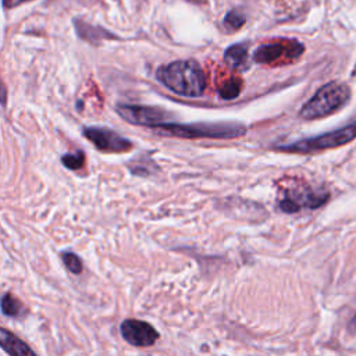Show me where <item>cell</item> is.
Wrapping results in <instances>:
<instances>
[{
	"instance_id": "obj_1",
	"label": "cell",
	"mask_w": 356,
	"mask_h": 356,
	"mask_svg": "<svg viewBox=\"0 0 356 356\" xmlns=\"http://www.w3.org/2000/svg\"><path fill=\"white\" fill-rule=\"evenodd\" d=\"M157 81L175 95L199 97L206 88V76L195 60H177L156 71Z\"/></svg>"
},
{
	"instance_id": "obj_2",
	"label": "cell",
	"mask_w": 356,
	"mask_h": 356,
	"mask_svg": "<svg viewBox=\"0 0 356 356\" xmlns=\"http://www.w3.org/2000/svg\"><path fill=\"white\" fill-rule=\"evenodd\" d=\"M159 135H168L185 139L211 138V139H232L243 136L248 128L239 122H195L178 124L167 122L152 128Z\"/></svg>"
},
{
	"instance_id": "obj_3",
	"label": "cell",
	"mask_w": 356,
	"mask_h": 356,
	"mask_svg": "<svg viewBox=\"0 0 356 356\" xmlns=\"http://www.w3.org/2000/svg\"><path fill=\"white\" fill-rule=\"evenodd\" d=\"M350 97L348 85L342 82H330L321 86L300 108L299 115L305 120H317L327 117L343 107Z\"/></svg>"
},
{
	"instance_id": "obj_4",
	"label": "cell",
	"mask_w": 356,
	"mask_h": 356,
	"mask_svg": "<svg viewBox=\"0 0 356 356\" xmlns=\"http://www.w3.org/2000/svg\"><path fill=\"white\" fill-rule=\"evenodd\" d=\"M355 138H356V118L350 124L342 128L325 132L318 136L305 138L288 145L277 146L275 149L280 152H288V153H313V152L343 146L350 140H353Z\"/></svg>"
},
{
	"instance_id": "obj_5",
	"label": "cell",
	"mask_w": 356,
	"mask_h": 356,
	"mask_svg": "<svg viewBox=\"0 0 356 356\" xmlns=\"http://www.w3.org/2000/svg\"><path fill=\"white\" fill-rule=\"evenodd\" d=\"M118 115L134 125H143L149 128H154L161 124L171 122L174 120V114L168 110L154 106H143V104H118L115 107Z\"/></svg>"
},
{
	"instance_id": "obj_6",
	"label": "cell",
	"mask_w": 356,
	"mask_h": 356,
	"mask_svg": "<svg viewBox=\"0 0 356 356\" xmlns=\"http://www.w3.org/2000/svg\"><path fill=\"white\" fill-rule=\"evenodd\" d=\"M303 53V46L293 39H282L259 46L253 53V60L259 64L288 63Z\"/></svg>"
},
{
	"instance_id": "obj_7",
	"label": "cell",
	"mask_w": 356,
	"mask_h": 356,
	"mask_svg": "<svg viewBox=\"0 0 356 356\" xmlns=\"http://www.w3.org/2000/svg\"><path fill=\"white\" fill-rule=\"evenodd\" d=\"M82 134L97 150L104 153H122L132 149V142L129 139L104 127H85Z\"/></svg>"
},
{
	"instance_id": "obj_8",
	"label": "cell",
	"mask_w": 356,
	"mask_h": 356,
	"mask_svg": "<svg viewBox=\"0 0 356 356\" xmlns=\"http://www.w3.org/2000/svg\"><path fill=\"white\" fill-rule=\"evenodd\" d=\"M328 199L327 192L313 191L310 188L288 189L284 197L280 200V209L285 213H296L303 207L316 209L324 204Z\"/></svg>"
},
{
	"instance_id": "obj_9",
	"label": "cell",
	"mask_w": 356,
	"mask_h": 356,
	"mask_svg": "<svg viewBox=\"0 0 356 356\" xmlns=\"http://www.w3.org/2000/svg\"><path fill=\"white\" fill-rule=\"evenodd\" d=\"M120 332L128 343L138 348L152 346L159 339V332L152 324L136 318L124 320L120 325Z\"/></svg>"
},
{
	"instance_id": "obj_10",
	"label": "cell",
	"mask_w": 356,
	"mask_h": 356,
	"mask_svg": "<svg viewBox=\"0 0 356 356\" xmlns=\"http://www.w3.org/2000/svg\"><path fill=\"white\" fill-rule=\"evenodd\" d=\"M0 345H1V349L8 355H14V356H25V355L35 356L36 355L33 352V349H31L22 339H19L17 335L7 331L6 328L0 330Z\"/></svg>"
},
{
	"instance_id": "obj_11",
	"label": "cell",
	"mask_w": 356,
	"mask_h": 356,
	"mask_svg": "<svg viewBox=\"0 0 356 356\" xmlns=\"http://www.w3.org/2000/svg\"><path fill=\"white\" fill-rule=\"evenodd\" d=\"M225 63L235 70H246L249 67L248 63V44L236 43L229 46L224 53Z\"/></svg>"
},
{
	"instance_id": "obj_12",
	"label": "cell",
	"mask_w": 356,
	"mask_h": 356,
	"mask_svg": "<svg viewBox=\"0 0 356 356\" xmlns=\"http://www.w3.org/2000/svg\"><path fill=\"white\" fill-rule=\"evenodd\" d=\"M1 310L4 316L21 317L25 313L24 305L11 293H4L1 298Z\"/></svg>"
},
{
	"instance_id": "obj_13",
	"label": "cell",
	"mask_w": 356,
	"mask_h": 356,
	"mask_svg": "<svg viewBox=\"0 0 356 356\" xmlns=\"http://www.w3.org/2000/svg\"><path fill=\"white\" fill-rule=\"evenodd\" d=\"M242 89V81L232 78L222 83V86L218 89V96L224 100H232L239 96Z\"/></svg>"
},
{
	"instance_id": "obj_14",
	"label": "cell",
	"mask_w": 356,
	"mask_h": 356,
	"mask_svg": "<svg viewBox=\"0 0 356 356\" xmlns=\"http://www.w3.org/2000/svg\"><path fill=\"white\" fill-rule=\"evenodd\" d=\"M61 163L64 164V167H67L68 170H78L85 163V153L82 150L75 152V153H67L61 156Z\"/></svg>"
},
{
	"instance_id": "obj_15",
	"label": "cell",
	"mask_w": 356,
	"mask_h": 356,
	"mask_svg": "<svg viewBox=\"0 0 356 356\" xmlns=\"http://www.w3.org/2000/svg\"><path fill=\"white\" fill-rule=\"evenodd\" d=\"M245 21H246V18L242 11L231 10L224 18V26L231 31H235V29H239L245 24Z\"/></svg>"
},
{
	"instance_id": "obj_16",
	"label": "cell",
	"mask_w": 356,
	"mask_h": 356,
	"mask_svg": "<svg viewBox=\"0 0 356 356\" xmlns=\"http://www.w3.org/2000/svg\"><path fill=\"white\" fill-rule=\"evenodd\" d=\"M61 259H63V263L65 264V267L74 273V274H79L82 271V260L72 252H64L61 254Z\"/></svg>"
},
{
	"instance_id": "obj_17",
	"label": "cell",
	"mask_w": 356,
	"mask_h": 356,
	"mask_svg": "<svg viewBox=\"0 0 356 356\" xmlns=\"http://www.w3.org/2000/svg\"><path fill=\"white\" fill-rule=\"evenodd\" d=\"M1 1H3V6L6 8H11V7H17L18 4L26 3V1H31V0H1Z\"/></svg>"
},
{
	"instance_id": "obj_18",
	"label": "cell",
	"mask_w": 356,
	"mask_h": 356,
	"mask_svg": "<svg viewBox=\"0 0 356 356\" xmlns=\"http://www.w3.org/2000/svg\"><path fill=\"white\" fill-rule=\"evenodd\" d=\"M349 330H350L353 334H356V314H355V317L350 320V324H349Z\"/></svg>"
},
{
	"instance_id": "obj_19",
	"label": "cell",
	"mask_w": 356,
	"mask_h": 356,
	"mask_svg": "<svg viewBox=\"0 0 356 356\" xmlns=\"http://www.w3.org/2000/svg\"><path fill=\"white\" fill-rule=\"evenodd\" d=\"M6 93H7V92H6V88L3 86V97H1V103H3V106L6 104Z\"/></svg>"
}]
</instances>
